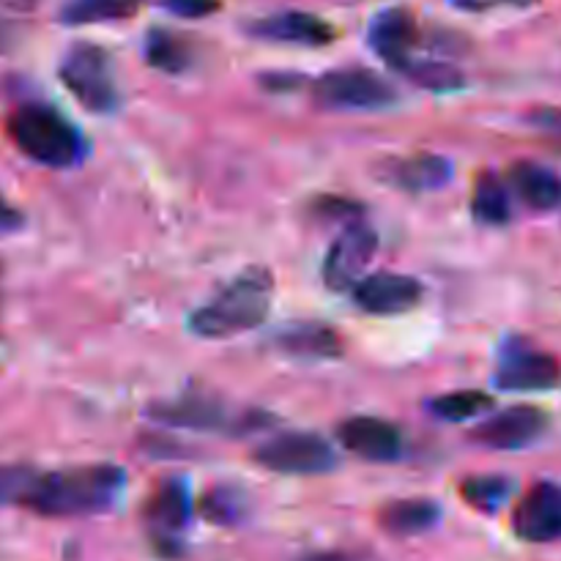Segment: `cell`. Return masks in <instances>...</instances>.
Here are the masks:
<instances>
[{"label": "cell", "instance_id": "1", "mask_svg": "<svg viewBox=\"0 0 561 561\" xmlns=\"http://www.w3.org/2000/svg\"><path fill=\"white\" fill-rule=\"evenodd\" d=\"M126 474L118 466H75L60 471H36L22 507L42 518H80L113 507L124 491Z\"/></svg>", "mask_w": 561, "mask_h": 561}, {"label": "cell", "instance_id": "2", "mask_svg": "<svg viewBox=\"0 0 561 561\" xmlns=\"http://www.w3.org/2000/svg\"><path fill=\"white\" fill-rule=\"evenodd\" d=\"M274 277L268 268L250 266L225 285L211 301L190 316V332L203 340H228L252 332L272 312Z\"/></svg>", "mask_w": 561, "mask_h": 561}, {"label": "cell", "instance_id": "3", "mask_svg": "<svg viewBox=\"0 0 561 561\" xmlns=\"http://www.w3.org/2000/svg\"><path fill=\"white\" fill-rule=\"evenodd\" d=\"M11 142L44 168H71L82 157L75 126L47 104H22L5 121Z\"/></svg>", "mask_w": 561, "mask_h": 561}, {"label": "cell", "instance_id": "4", "mask_svg": "<svg viewBox=\"0 0 561 561\" xmlns=\"http://www.w3.org/2000/svg\"><path fill=\"white\" fill-rule=\"evenodd\" d=\"M58 75L66 91L91 113H113L118 107L113 64H110V55L96 44H71L60 58Z\"/></svg>", "mask_w": 561, "mask_h": 561}, {"label": "cell", "instance_id": "5", "mask_svg": "<svg viewBox=\"0 0 561 561\" xmlns=\"http://www.w3.org/2000/svg\"><path fill=\"white\" fill-rule=\"evenodd\" d=\"M255 463L274 474H327L337 466L332 444L316 433H279L255 449Z\"/></svg>", "mask_w": 561, "mask_h": 561}, {"label": "cell", "instance_id": "6", "mask_svg": "<svg viewBox=\"0 0 561 561\" xmlns=\"http://www.w3.org/2000/svg\"><path fill=\"white\" fill-rule=\"evenodd\" d=\"M312 96L327 110H383L398 102V91L370 69H334L312 88Z\"/></svg>", "mask_w": 561, "mask_h": 561}, {"label": "cell", "instance_id": "7", "mask_svg": "<svg viewBox=\"0 0 561 561\" xmlns=\"http://www.w3.org/2000/svg\"><path fill=\"white\" fill-rule=\"evenodd\" d=\"M378 252V236L362 222H351L329 247L323 261V283L332 290H354L367 277V266Z\"/></svg>", "mask_w": 561, "mask_h": 561}, {"label": "cell", "instance_id": "8", "mask_svg": "<svg viewBox=\"0 0 561 561\" xmlns=\"http://www.w3.org/2000/svg\"><path fill=\"white\" fill-rule=\"evenodd\" d=\"M561 383V365L531 345H507L496 370V387L504 392H548Z\"/></svg>", "mask_w": 561, "mask_h": 561}, {"label": "cell", "instance_id": "9", "mask_svg": "<svg viewBox=\"0 0 561 561\" xmlns=\"http://www.w3.org/2000/svg\"><path fill=\"white\" fill-rule=\"evenodd\" d=\"M548 431L546 411L535 405H513L499 414L488 416L474 431V442H480L488 449H524L540 442L542 433Z\"/></svg>", "mask_w": 561, "mask_h": 561}, {"label": "cell", "instance_id": "10", "mask_svg": "<svg viewBox=\"0 0 561 561\" xmlns=\"http://www.w3.org/2000/svg\"><path fill=\"white\" fill-rule=\"evenodd\" d=\"M422 283L409 274L378 272L367 274L354 288V301L359 310L370 316H400V312L414 310L422 301Z\"/></svg>", "mask_w": 561, "mask_h": 561}, {"label": "cell", "instance_id": "11", "mask_svg": "<svg viewBox=\"0 0 561 561\" xmlns=\"http://www.w3.org/2000/svg\"><path fill=\"white\" fill-rule=\"evenodd\" d=\"M515 531L526 542H557L561 540V485L537 482L515 510Z\"/></svg>", "mask_w": 561, "mask_h": 561}, {"label": "cell", "instance_id": "12", "mask_svg": "<svg viewBox=\"0 0 561 561\" xmlns=\"http://www.w3.org/2000/svg\"><path fill=\"white\" fill-rule=\"evenodd\" d=\"M255 38L274 44H299V47H327L337 38L332 22L310 11H279V14L263 16L250 25Z\"/></svg>", "mask_w": 561, "mask_h": 561}, {"label": "cell", "instance_id": "13", "mask_svg": "<svg viewBox=\"0 0 561 561\" xmlns=\"http://www.w3.org/2000/svg\"><path fill=\"white\" fill-rule=\"evenodd\" d=\"M420 38V27H416L414 14L403 5H392L373 16L370 27H367V42L376 49L381 60H387L392 69H403L411 60V53Z\"/></svg>", "mask_w": 561, "mask_h": 561}, {"label": "cell", "instance_id": "14", "mask_svg": "<svg viewBox=\"0 0 561 561\" xmlns=\"http://www.w3.org/2000/svg\"><path fill=\"white\" fill-rule=\"evenodd\" d=\"M337 438L348 453L373 463H392L403 453V436L398 427L376 416H351L337 427Z\"/></svg>", "mask_w": 561, "mask_h": 561}, {"label": "cell", "instance_id": "15", "mask_svg": "<svg viewBox=\"0 0 561 561\" xmlns=\"http://www.w3.org/2000/svg\"><path fill=\"white\" fill-rule=\"evenodd\" d=\"M277 345L283 354L307 362L337 359V356H343V337L329 323H290L288 329H283L277 334Z\"/></svg>", "mask_w": 561, "mask_h": 561}, {"label": "cell", "instance_id": "16", "mask_svg": "<svg viewBox=\"0 0 561 561\" xmlns=\"http://www.w3.org/2000/svg\"><path fill=\"white\" fill-rule=\"evenodd\" d=\"M389 181L405 192H431L449 181L453 168L444 157L436 153H414L405 159H392L387 164Z\"/></svg>", "mask_w": 561, "mask_h": 561}, {"label": "cell", "instance_id": "17", "mask_svg": "<svg viewBox=\"0 0 561 561\" xmlns=\"http://www.w3.org/2000/svg\"><path fill=\"white\" fill-rule=\"evenodd\" d=\"M515 195L535 211H551L561 206V179L551 168L537 162H518L510 170Z\"/></svg>", "mask_w": 561, "mask_h": 561}, {"label": "cell", "instance_id": "18", "mask_svg": "<svg viewBox=\"0 0 561 561\" xmlns=\"http://www.w3.org/2000/svg\"><path fill=\"white\" fill-rule=\"evenodd\" d=\"M438 513L442 510L431 499H400L383 507L381 526L394 537H416L436 526Z\"/></svg>", "mask_w": 561, "mask_h": 561}, {"label": "cell", "instance_id": "19", "mask_svg": "<svg viewBox=\"0 0 561 561\" xmlns=\"http://www.w3.org/2000/svg\"><path fill=\"white\" fill-rule=\"evenodd\" d=\"M151 526L159 537H175L190 520V493H186L184 482L170 480L153 493L151 507Z\"/></svg>", "mask_w": 561, "mask_h": 561}, {"label": "cell", "instance_id": "20", "mask_svg": "<svg viewBox=\"0 0 561 561\" xmlns=\"http://www.w3.org/2000/svg\"><path fill=\"white\" fill-rule=\"evenodd\" d=\"M146 53L148 66L164 71V75H181L192 66V47L184 36H175V33L162 31V27H153L146 36Z\"/></svg>", "mask_w": 561, "mask_h": 561}, {"label": "cell", "instance_id": "21", "mask_svg": "<svg viewBox=\"0 0 561 561\" xmlns=\"http://www.w3.org/2000/svg\"><path fill=\"white\" fill-rule=\"evenodd\" d=\"M153 416L175 427H195V431H217L225 425V411L219 403L206 398H186L179 403L162 405L153 411Z\"/></svg>", "mask_w": 561, "mask_h": 561}, {"label": "cell", "instance_id": "22", "mask_svg": "<svg viewBox=\"0 0 561 561\" xmlns=\"http://www.w3.org/2000/svg\"><path fill=\"white\" fill-rule=\"evenodd\" d=\"M137 14V0H71L60 11L66 25H96V22H118Z\"/></svg>", "mask_w": 561, "mask_h": 561}, {"label": "cell", "instance_id": "23", "mask_svg": "<svg viewBox=\"0 0 561 561\" xmlns=\"http://www.w3.org/2000/svg\"><path fill=\"white\" fill-rule=\"evenodd\" d=\"M471 208H474V217L485 225H504L510 222V192L496 175H482L474 186V195H471Z\"/></svg>", "mask_w": 561, "mask_h": 561}, {"label": "cell", "instance_id": "24", "mask_svg": "<svg viewBox=\"0 0 561 561\" xmlns=\"http://www.w3.org/2000/svg\"><path fill=\"white\" fill-rule=\"evenodd\" d=\"M400 71H403L411 82L425 88V91L449 93V91H460V88L466 85L463 71L444 64V60H409Z\"/></svg>", "mask_w": 561, "mask_h": 561}, {"label": "cell", "instance_id": "25", "mask_svg": "<svg viewBox=\"0 0 561 561\" xmlns=\"http://www.w3.org/2000/svg\"><path fill=\"white\" fill-rule=\"evenodd\" d=\"M493 409V398L477 389H463V392H449L442 394L431 403V411L444 422H466L474 416L485 414Z\"/></svg>", "mask_w": 561, "mask_h": 561}, {"label": "cell", "instance_id": "26", "mask_svg": "<svg viewBox=\"0 0 561 561\" xmlns=\"http://www.w3.org/2000/svg\"><path fill=\"white\" fill-rule=\"evenodd\" d=\"M460 493L474 510L493 513L510 496V482L504 477H471V480L463 482Z\"/></svg>", "mask_w": 561, "mask_h": 561}, {"label": "cell", "instance_id": "27", "mask_svg": "<svg viewBox=\"0 0 561 561\" xmlns=\"http://www.w3.org/2000/svg\"><path fill=\"white\" fill-rule=\"evenodd\" d=\"M36 469L31 466H0V507H22Z\"/></svg>", "mask_w": 561, "mask_h": 561}, {"label": "cell", "instance_id": "28", "mask_svg": "<svg viewBox=\"0 0 561 561\" xmlns=\"http://www.w3.org/2000/svg\"><path fill=\"white\" fill-rule=\"evenodd\" d=\"M203 513H206L211 520H239L241 515L239 496L228 491L211 493V496L203 502Z\"/></svg>", "mask_w": 561, "mask_h": 561}, {"label": "cell", "instance_id": "29", "mask_svg": "<svg viewBox=\"0 0 561 561\" xmlns=\"http://www.w3.org/2000/svg\"><path fill=\"white\" fill-rule=\"evenodd\" d=\"M159 5L170 11L175 16H184V20H201V16L214 14L219 9V0H157Z\"/></svg>", "mask_w": 561, "mask_h": 561}, {"label": "cell", "instance_id": "30", "mask_svg": "<svg viewBox=\"0 0 561 561\" xmlns=\"http://www.w3.org/2000/svg\"><path fill=\"white\" fill-rule=\"evenodd\" d=\"M455 9L469 11V14H485L493 9H531L540 0H449Z\"/></svg>", "mask_w": 561, "mask_h": 561}, {"label": "cell", "instance_id": "31", "mask_svg": "<svg viewBox=\"0 0 561 561\" xmlns=\"http://www.w3.org/2000/svg\"><path fill=\"white\" fill-rule=\"evenodd\" d=\"M22 222H25V219H22V214L16 211V208L11 206L3 195H0V239H3V236L16 233V230L22 228Z\"/></svg>", "mask_w": 561, "mask_h": 561}, {"label": "cell", "instance_id": "32", "mask_svg": "<svg viewBox=\"0 0 561 561\" xmlns=\"http://www.w3.org/2000/svg\"><path fill=\"white\" fill-rule=\"evenodd\" d=\"M301 561H381L370 551H321L305 557Z\"/></svg>", "mask_w": 561, "mask_h": 561}, {"label": "cell", "instance_id": "33", "mask_svg": "<svg viewBox=\"0 0 561 561\" xmlns=\"http://www.w3.org/2000/svg\"><path fill=\"white\" fill-rule=\"evenodd\" d=\"M531 121H535V124L540 126V129L557 131V135H561V110H557V107L537 110V113L531 115Z\"/></svg>", "mask_w": 561, "mask_h": 561}, {"label": "cell", "instance_id": "34", "mask_svg": "<svg viewBox=\"0 0 561 561\" xmlns=\"http://www.w3.org/2000/svg\"><path fill=\"white\" fill-rule=\"evenodd\" d=\"M9 44H11V31H9V25L0 20V53H5V49H9Z\"/></svg>", "mask_w": 561, "mask_h": 561}]
</instances>
